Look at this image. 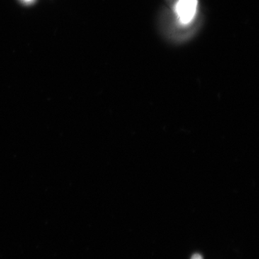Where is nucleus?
<instances>
[{"mask_svg": "<svg viewBox=\"0 0 259 259\" xmlns=\"http://www.w3.org/2000/svg\"><path fill=\"white\" fill-rule=\"evenodd\" d=\"M197 0H179L176 5V12L182 23L192 21L197 10Z\"/></svg>", "mask_w": 259, "mask_h": 259, "instance_id": "f257e3e1", "label": "nucleus"}, {"mask_svg": "<svg viewBox=\"0 0 259 259\" xmlns=\"http://www.w3.org/2000/svg\"><path fill=\"white\" fill-rule=\"evenodd\" d=\"M191 259H203L202 258V256L201 255L197 254V253H196V254H194L192 255V258Z\"/></svg>", "mask_w": 259, "mask_h": 259, "instance_id": "f03ea898", "label": "nucleus"}, {"mask_svg": "<svg viewBox=\"0 0 259 259\" xmlns=\"http://www.w3.org/2000/svg\"><path fill=\"white\" fill-rule=\"evenodd\" d=\"M25 2H27V3H30V2H32V0H24Z\"/></svg>", "mask_w": 259, "mask_h": 259, "instance_id": "7ed1b4c3", "label": "nucleus"}]
</instances>
